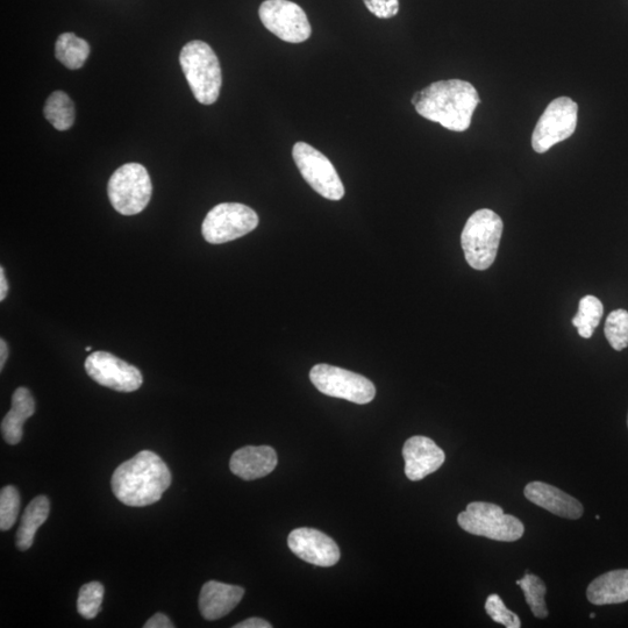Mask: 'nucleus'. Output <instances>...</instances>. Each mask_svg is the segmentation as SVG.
I'll list each match as a JSON object with an SVG mask.
<instances>
[{"label": "nucleus", "instance_id": "nucleus-1", "mask_svg": "<svg viewBox=\"0 0 628 628\" xmlns=\"http://www.w3.org/2000/svg\"><path fill=\"white\" fill-rule=\"evenodd\" d=\"M480 103L474 85L462 80L432 83L412 98V104L421 117L453 132L468 130Z\"/></svg>", "mask_w": 628, "mask_h": 628}, {"label": "nucleus", "instance_id": "nucleus-2", "mask_svg": "<svg viewBox=\"0 0 628 628\" xmlns=\"http://www.w3.org/2000/svg\"><path fill=\"white\" fill-rule=\"evenodd\" d=\"M171 480L170 470L160 456L142 451L114 471L111 487L121 503L142 508L159 502Z\"/></svg>", "mask_w": 628, "mask_h": 628}, {"label": "nucleus", "instance_id": "nucleus-3", "mask_svg": "<svg viewBox=\"0 0 628 628\" xmlns=\"http://www.w3.org/2000/svg\"><path fill=\"white\" fill-rule=\"evenodd\" d=\"M180 62L192 94L204 105L218 101L221 84V68L213 49L203 41L188 42L182 49Z\"/></svg>", "mask_w": 628, "mask_h": 628}, {"label": "nucleus", "instance_id": "nucleus-4", "mask_svg": "<svg viewBox=\"0 0 628 628\" xmlns=\"http://www.w3.org/2000/svg\"><path fill=\"white\" fill-rule=\"evenodd\" d=\"M503 220L489 209L476 211L461 235L466 260L475 270H487L494 264L503 235Z\"/></svg>", "mask_w": 628, "mask_h": 628}, {"label": "nucleus", "instance_id": "nucleus-5", "mask_svg": "<svg viewBox=\"0 0 628 628\" xmlns=\"http://www.w3.org/2000/svg\"><path fill=\"white\" fill-rule=\"evenodd\" d=\"M107 194L117 212L134 216L144 211L153 194V184L147 169L139 163H127L114 171L107 185Z\"/></svg>", "mask_w": 628, "mask_h": 628}, {"label": "nucleus", "instance_id": "nucleus-6", "mask_svg": "<svg viewBox=\"0 0 628 628\" xmlns=\"http://www.w3.org/2000/svg\"><path fill=\"white\" fill-rule=\"evenodd\" d=\"M458 523L463 531L495 541L513 542L523 537L525 527L516 517L505 515L501 506L473 502L460 513Z\"/></svg>", "mask_w": 628, "mask_h": 628}, {"label": "nucleus", "instance_id": "nucleus-7", "mask_svg": "<svg viewBox=\"0 0 628 628\" xmlns=\"http://www.w3.org/2000/svg\"><path fill=\"white\" fill-rule=\"evenodd\" d=\"M259 226V216L248 206L239 203H223L205 217L203 237L209 244L221 245L245 237Z\"/></svg>", "mask_w": 628, "mask_h": 628}, {"label": "nucleus", "instance_id": "nucleus-8", "mask_svg": "<svg viewBox=\"0 0 628 628\" xmlns=\"http://www.w3.org/2000/svg\"><path fill=\"white\" fill-rule=\"evenodd\" d=\"M292 157L304 180L320 196L335 202L344 198L345 187L337 169L318 149L305 142H297L292 149Z\"/></svg>", "mask_w": 628, "mask_h": 628}, {"label": "nucleus", "instance_id": "nucleus-9", "mask_svg": "<svg viewBox=\"0 0 628 628\" xmlns=\"http://www.w3.org/2000/svg\"><path fill=\"white\" fill-rule=\"evenodd\" d=\"M310 378L321 394L355 404H368L376 395L375 385L368 378L339 367L314 366Z\"/></svg>", "mask_w": 628, "mask_h": 628}, {"label": "nucleus", "instance_id": "nucleus-10", "mask_svg": "<svg viewBox=\"0 0 628 628\" xmlns=\"http://www.w3.org/2000/svg\"><path fill=\"white\" fill-rule=\"evenodd\" d=\"M578 105L569 97H560L547 106L534 128L532 147L544 154L553 146L572 137L577 127Z\"/></svg>", "mask_w": 628, "mask_h": 628}, {"label": "nucleus", "instance_id": "nucleus-11", "mask_svg": "<svg viewBox=\"0 0 628 628\" xmlns=\"http://www.w3.org/2000/svg\"><path fill=\"white\" fill-rule=\"evenodd\" d=\"M259 14L263 26L289 44H302L311 37L308 16L301 6L290 0H266Z\"/></svg>", "mask_w": 628, "mask_h": 628}, {"label": "nucleus", "instance_id": "nucleus-12", "mask_svg": "<svg viewBox=\"0 0 628 628\" xmlns=\"http://www.w3.org/2000/svg\"><path fill=\"white\" fill-rule=\"evenodd\" d=\"M85 370L92 380L114 391H137L144 383V377L137 367L107 352L90 354L85 361Z\"/></svg>", "mask_w": 628, "mask_h": 628}, {"label": "nucleus", "instance_id": "nucleus-13", "mask_svg": "<svg viewBox=\"0 0 628 628\" xmlns=\"http://www.w3.org/2000/svg\"><path fill=\"white\" fill-rule=\"evenodd\" d=\"M291 552L317 567H332L340 560V549L335 541L314 528H296L289 534Z\"/></svg>", "mask_w": 628, "mask_h": 628}, {"label": "nucleus", "instance_id": "nucleus-14", "mask_svg": "<svg viewBox=\"0 0 628 628\" xmlns=\"http://www.w3.org/2000/svg\"><path fill=\"white\" fill-rule=\"evenodd\" d=\"M405 475L413 482L424 480L437 471L446 460L445 452L426 437H412L405 442L403 448Z\"/></svg>", "mask_w": 628, "mask_h": 628}, {"label": "nucleus", "instance_id": "nucleus-15", "mask_svg": "<svg viewBox=\"0 0 628 628\" xmlns=\"http://www.w3.org/2000/svg\"><path fill=\"white\" fill-rule=\"evenodd\" d=\"M525 497L540 508L567 519H580L583 516V505L574 497L566 494L551 484L531 482L524 490Z\"/></svg>", "mask_w": 628, "mask_h": 628}, {"label": "nucleus", "instance_id": "nucleus-16", "mask_svg": "<svg viewBox=\"0 0 628 628\" xmlns=\"http://www.w3.org/2000/svg\"><path fill=\"white\" fill-rule=\"evenodd\" d=\"M245 596V589L238 585L210 581L203 585L199 595V611L206 620H218L228 615Z\"/></svg>", "mask_w": 628, "mask_h": 628}, {"label": "nucleus", "instance_id": "nucleus-17", "mask_svg": "<svg viewBox=\"0 0 628 628\" xmlns=\"http://www.w3.org/2000/svg\"><path fill=\"white\" fill-rule=\"evenodd\" d=\"M277 454L269 446H247L232 455L230 468L234 475L245 481H254L273 473Z\"/></svg>", "mask_w": 628, "mask_h": 628}, {"label": "nucleus", "instance_id": "nucleus-18", "mask_svg": "<svg viewBox=\"0 0 628 628\" xmlns=\"http://www.w3.org/2000/svg\"><path fill=\"white\" fill-rule=\"evenodd\" d=\"M595 605L622 604L628 601V569L612 570L592 581L587 590Z\"/></svg>", "mask_w": 628, "mask_h": 628}, {"label": "nucleus", "instance_id": "nucleus-19", "mask_svg": "<svg viewBox=\"0 0 628 628\" xmlns=\"http://www.w3.org/2000/svg\"><path fill=\"white\" fill-rule=\"evenodd\" d=\"M35 413V402L31 391L18 388L12 396V409L2 421V433L9 445H18L24 437V424Z\"/></svg>", "mask_w": 628, "mask_h": 628}, {"label": "nucleus", "instance_id": "nucleus-20", "mask_svg": "<svg viewBox=\"0 0 628 628\" xmlns=\"http://www.w3.org/2000/svg\"><path fill=\"white\" fill-rule=\"evenodd\" d=\"M49 512H51V502L46 496L35 497L28 504L17 532L19 551L25 552L33 546L35 534L46 523Z\"/></svg>", "mask_w": 628, "mask_h": 628}, {"label": "nucleus", "instance_id": "nucleus-21", "mask_svg": "<svg viewBox=\"0 0 628 628\" xmlns=\"http://www.w3.org/2000/svg\"><path fill=\"white\" fill-rule=\"evenodd\" d=\"M89 55L90 46L88 42L76 37L74 33L61 34L56 41V59L68 69H81L87 62Z\"/></svg>", "mask_w": 628, "mask_h": 628}, {"label": "nucleus", "instance_id": "nucleus-22", "mask_svg": "<svg viewBox=\"0 0 628 628\" xmlns=\"http://www.w3.org/2000/svg\"><path fill=\"white\" fill-rule=\"evenodd\" d=\"M45 117L56 130L67 131L74 125L75 105L67 94L55 91L45 105Z\"/></svg>", "mask_w": 628, "mask_h": 628}, {"label": "nucleus", "instance_id": "nucleus-23", "mask_svg": "<svg viewBox=\"0 0 628 628\" xmlns=\"http://www.w3.org/2000/svg\"><path fill=\"white\" fill-rule=\"evenodd\" d=\"M604 314V306L595 296H585L578 305V312L573 318V325L578 334L584 339H590L594 331L601 324Z\"/></svg>", "mask_w": 628, "mask_h": 628}, {"label": "nucleus", "instance_id": "nucleus-24", "mask_svg": "<svg viewBox=\"0 0 628 628\" xmlns=\"http://www.w3.org/2000/svg\"><path fill=\"white\" fill-rule=\"evenodd\" d=\"M517 584L524 591L526 602L530 606L534 617L546 618L548 609L545 601L547 587L540 577L533 574H526Z\"/></svg>", "mask_w": 628, "mask_h": 628}, {"label": "nucleus", "instance_id": "nucleus-25", "mask_svg": "<svg viewBox=\"0 0 628 628\" xmlns=\"http://www.w3.org/2000/svg\"><path fill=\"white\" fill-rule=\"evenodd\" d=\"M604 333L615 351L622 352L628 347V311L619 309L606 318Z\"/></svg>", "mask_w": 628, "mask_h": 628}, {"label": "nucleus", "instance_id": "nucleus-26", "mask_svg": "<svg viewBox=\"0 0 628 628\" xmlns=\"http://www.w3.org/2000/svg\"><path fill=\"white\" fill-rule=\"evenodd\" d=\"M104 585L99 582L84 584L78 594L77 611L85 619H94L102 610Z\"/></svg>", "mask_w": 628, "mask_h": 628}, {"label": "nucleus", "instance_id": "nucleus-27", "mask_svg": "<svg viewBox=\"0 0 628 628\" xmlns=\"http://www.w3.org/2000/svg\"><path fill=\"white\" fill-rule=\"evenodd\" d=\"M20 510V494L13 485H7L0 492V528L9 531L17 522Z\"/></svg>", "mask_w": 628, "mask_h": 628}, {"label": "nucleus", "instance_id": "nucleus-28", "mask_svg": "<svg viewBox=\"0 0 628 628\" xmlns=\"http://www.w3.org/2000/svg\"><path fill=\"white\" fill-rule=\"evenodd\" d=\"M485 611L498 624L508 628L522 627V622H520L518 615L506 608L502 598L498 595H490L488 597L487 602H485Z\"/></svg>", "mask_w": 628, "mask_h": 628}, {"label": "nucleus", "instance_id": "nucleus-29", "mask_svg": "<svg viewBox=\"0 0 628 628\" xmlns=\"http://www.w3.org/2000/svg\"><path fill=\"white\" fill-rule=\"evenodd\" d=\"M367 9L377 18L390 19L397 16L399 0H363Z\"/></svg>", "mask_w": 628, "mask_h": 628}, {"label": "nucleus", "instance_id": "nucleus-30", "mask_svg": "<svg viewBox=\"0 0 628 628\" xmlns=\"http://www.w3.org/2000/svg\"><path fill=\"white\" fill-rule=\"evenodd\" d=\"M175 625L171 620L163 613H156L148 622L145 624V628H174Z\"/></svg>", "mask_w": 628, "mask_h": 628}, {"label": "nucleus", "instance_id": "nucleus-31", "mask_svg": "<svg viewBox=\"0 0 628 628\" xmlns=\"http://www.w3.org/2000/svg\"><path fill=\"white\" fill-rule=\"evenodd\" d=\"M234 628H271L267 620L261 618H249L245 622H241L233 626Z\"/></svg>", "mask_w": 628, "mask_h": 628}, {"label": "nucleus", "instance_id": "nucleus-32", "mask_svg": "<svg viewBox=\"0 0 628 628\" xmlns=\"http://www.w3.org/2000/svg\"><path fill=\"white\" fill-rule=\"evenodd\" d=\"M9 292V284H7L4 268H0V301H4Z\"/></svg>", "mask_w": 628, "mask_h": 628}, {"label": "nucleus", "instance_id": "nucleus-33", "mask_svg": "<svg viewBox=\"0 0 628 628\" xmlns=\"http://www.w3.org/2000/svg\"><path fill=\"white\" fill-rule=\"evenodd\" d=\"M7 358H9V347H7L6 341L2 339L0 340V370L4 369Z\"/></svg>", "mask_w": 628, "mask_h": 628}, {"label": "nucleus", "instance_id": "nucleus-34", "mask_svg": "<svg viewBox=\"0 0 628 628\" xmlns=\"http://www.w3.org/2000/svg\"><path fill=\"white\" fill-rule=\"evenodd\" d=\"M85 351H87V352L92 351V347H87V348H85Z\"/></svg>", "mask_w": 628, "mask_h": 628}, {"label": "nucleus", "instance_id": "nucleus-35", "mask_svg": "<svg viewBox=\"0 0 628 628\" xmlns=\"http://www.w3.org/2000/svg\"><path fill=\"white\" fill-rule=\"evenodd\" d=\"M596 617L595 613H591L590 618L594 619Z\"/></svg>", "mask_w": 628, "mask_h": 628}, {"label": "nucleus", "instance_id": "nucleus-36", "mask_svg": "<svg viewBox=\"0 0 628 628\" xmlns=\"http://www.w3.org/2000/svg\"><path fill=\"white\" fill-rule=\"evenodd\" d=\"M627 426H628V417H627Z\"/></svg>", "mask_w": 628, "mask_h": 628}]
</instances>
